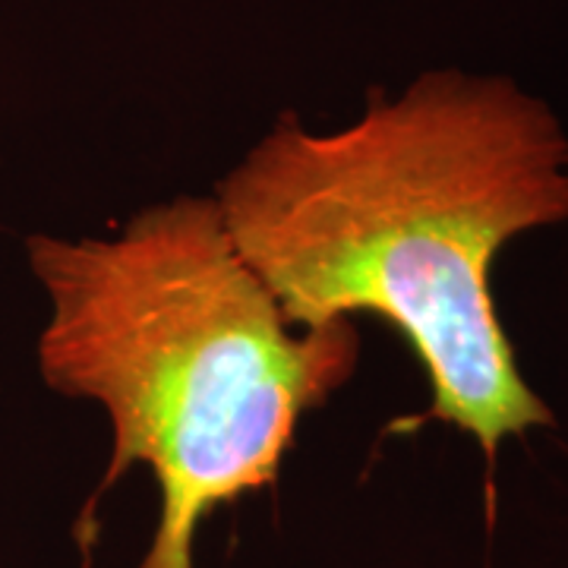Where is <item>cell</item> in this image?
<instances>
[{
    "label": "cell",
    "mask_w": 568,
    "mask_h": 568,
    "mask_svg": "<svg viewBox=\"0 0 568 568\" xmlns=\"http://www.w3.org/2000/svg\"><path fill=\"white\" fill-rule=\"evenodd\" d=\"M224 227L294 328L379 316L424 364L426 417L477 439L552 426L493 297V263L568 222V136L506 77L433 70L364 118L310 133L284 114L215 186Z\"/></svg>",
    "instance_id": "6da1fadb"
},
{
    "label": "cell",
    "mask_w": 568,
    "mask_h": 568,
    "mask_svg": "<svg viewBox=\"0 0 568 568\" xmlns=\"http://www.w3.org/2000/svg\"><path fill=\"white\" fill-rule=\"evenodd\" d=\"M26 256L51 306L44 386L111 420L99 493L149 467L162 515L140 568H193L205 518L272 487L301 420L354 376L357 325L287 323L215 196L145 205L114 237L32 234Z\"/></svg>",
    "instance_id": "7a4b0ae2"
}]
</instances>
